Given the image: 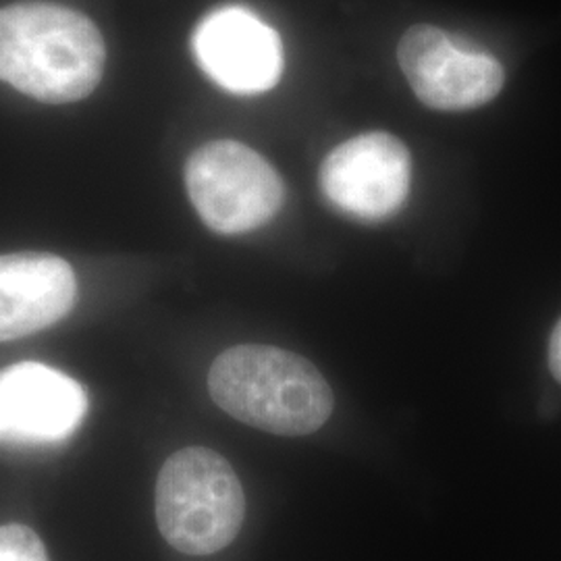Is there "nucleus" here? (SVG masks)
<instances>
[{"label":"nucleus","instance_id":"obj_1","mask_svg":"<svg viewBox=\"0 0 561 561\" xmlns=\"http://www.w3.org/2000/svg\"><path fill=\"white\" fill-rule=\"evenodd\" d=\"M104 60L99 27L69 7L18 2L0 9V80L30 99L65 104L90 96Z\"/></svg>","mask_w":561,"mask_h":561},{"label":"nucleus","instance_id":"obj_2","mask_svg":"<svg viewBox=\"0 0 561 561\" xmlns=\"http://www.w3.org/2000/svg\"><path fill=\"white\" fill-rule=\"evenodd\" d=\"M208 389L236 421L285 437L319 431L335 408L333 391L312 362L271 345L222 352L208 373Z\"/></svg>","mask_w":561,"mask_h":561},{"label":"nucleus","instance_id":"obj_3","mask_svg":"<svg viewBox=\"0 0 561 561\" xmlns=\"http://www.w3.org/2000/svg\"><path fill=\"white\" fill-rule=\"evenodd\" d=\"M245 495L233 466L206 447L164 461L157 481V522L164 541L185 556H213L236 541Z\"/></svg>","mask_w":561,"mask_h":561},{"label":"nucleus","instance_id":"obj_4","mask_svg":"<svg viewBox=\"0 0 561 561\" xmlns=\"http://www.w3.org/2000/svg\"><path fill=\"white\" fill-rule=\"evenodd\" d=\"M185 187L202 221L221 236H241L271 221L285 190L275 167L240 141H208L185 164Z\"/></svg>","mask_w":561,"mask_h":561},{"label":"nucleus","instance_id":"obj_5","mask_svg":"<svg viewBox=\"0 0 561 561\" xmlns=\"http://www.w3.org/2000/svg\"><path fill=\"white\" fill-rule=\"evenodd\" d=\"M410 152L400 138L385 131L343 141L322 161V194L340 213L358 221L393 217L410 194Z\"/></svg>","mask_w":561,"mask_h":561},{"label":"nucleus","instance_id":"obj_6","mask_svg":"<svg viewBox=\"0 0 561 561\" xmlns=\"http://www.w3.org/2000/svg\"><path fill=\"white\" fill-rule=\"evenodd\" d=\"M400 67L419 96L437 111H468L502 92L505 73L500 60L468 50L435 25L410 27L398 48Z\"/></svg>","mask_w":561,"mask_h":561},{"label":"nucleus","instance_id":"obj_7","mask_svg":"<svg viewBox=\"0 0 561 561\" xmlns=\"http://www.w3.org/2000/svg\"><path fill=\"white\" fill-rule=\"evenodd\" d=\"M192 48L202 71L233 94H261L283 73L277 32L240 4L208 13L198 23Z\"/></svg>","mask_w":561,"mask_h":561},{"label":"nucleus","instance_id":"obj_8","mask_svg":"<svg viewBox=\"0 0 561 561\" xmlns=\"http://www.w3.org/2000/svg\"><path fill=\"white\" fill-rule=\"evenodd\" d=\"M88 396L80 382L41 362L0 370V443L50 445L80 428Z\"/></svg>","mask_w":561,"mask_h":561},{"label":"nucleus","instance_id":"obj_9","mask_svg":"<svg viewBox=\"0 0 561 561\" xmlns=\"http://www.w3.org/2000/svg\"><path fill=\"white\" fill-rule=\"evenodd\" d=\"M78 298L71 264L55 254L0 256V341L34 335L65 319Z\"/></svg>","mask_w":561,"mask_h":561},{"label":"nucleus","instance_id":"obj_10","mask_svg":"<svg viewBox=\"0 0 561 561\" xmlns=\"http://www.w3.org/2000/svg\"><path fill=\"white\" fill-rule=\"evenodd\" d=\"M0 561H48L41 537L23 524L0 526Z\"/></svg>","mask_w":561,"mask_h":561},{"label":"nucleus","instance_id":"obj_11","mask_svg":"<svg viewBox=\"0 0 561 561\" xmlns=\"http://www.w3.org/2000/svg\"><path fill=\"white\" fill-rule=\"evenodd\" d=\"M549 368H551V375L561 382V321L553 329L549 340Z\"/></svg>","mask_w":561,"mask_h":561}]
</instances>
